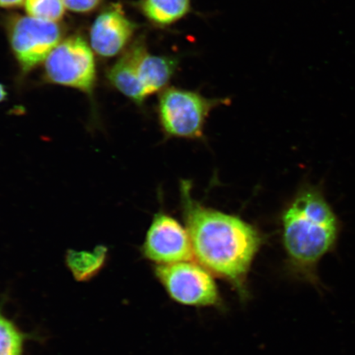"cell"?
<instances>
[{
  "mask_svg": "<svg viewBox=\"0 0 355 355\" xmlns=\"http://www.w3.org/2000/svg\"><path fill=\"white\" fill-rule=\"evenodd\" d=\"M8 96V92L6 87L3 84L0 83V103L6 100Z\"/></svg>",
  "mask_w": 355,
  "mask_h": 355,
  "instance_id": "17",
  "label": "cell"
},
{
  "mask_svg": "<svg viewBox=\"0 0 355 355\" xmlns=\"http://www.w3.org/2000/svg\"><path fill=\"white\" fill-rule=\"evenodd\" d=\"M181 202L193 256L199 264L225 279L239 298L250 297L248 277L263 243V235L236 216L202 205L191 194V184L182 181Z\"/></svg>",
  "mask_w": 355,
  "mask_h": 355,
  "instance_id": "1",
  "label": "cell"
},
{
  "mask_svg": "<svg viewBox=\"0 0 355 355\" xmlns=\"http://www.w3.org/2000/svg\"><path fill=\"white\" fill-rule=\"evenodd\" d=\"M141 254L155 265H170L193 259L187 229L163 211L157 213L146 234Z\"/></svg>",
  "mask_w": 355,
  "mask_h": 355,
  "instance_id": "7",
  "label": "cell"
},
{
  "mask_svg": "<svg viewBox=\"0 0 355 355\" xmlns=\"http://www.w3.org/2000/svg\"><path fill=\"white\" fill-rule=\"evenodd\" d=\"M282 229L288 276L325 295L327 287L319 265L336 252L343 224L328 202L322 183L301 185L283 210Z\"/></svg>",
  "mask_w": 355,
  "mask_h": 355,
  "instance_id": "2",
  "label": "cell"
},
{
  "mask_svg": "<svg viewBox=\"0 0 355 355\" xmlns=\"http://www.w3.org/2000/svg\"><path fill=\"white\" fill-rule=\"evenodd\" d=\"M28 336L0 310V355H24Z\"/></svg>",
  "mask_w": 355,
  "mask_h": 355,
  "instance_id": "13",
  "label": "cell"
},
{
  "mask_svg": "<svg viewBox=\"0 0 355 355\" xmlns=\"http://www.w3.org/2000/svg\"><path fill=\"white\" fill-rule=\"evenodd\" d=\"M229 103V99L207 98L198 92L167 87L159 93V124L167 137L202 139L211 111Z\"/></svg>",
  "mask_w": 355,
  "mask_h": 355,
  "instance_id": "3",
  "label": "cell"
},
{
  "mask_svg": "<svg viewBox=\"0 0 355 355\" xmlns=\"http://www.w3.org/2000/svg\"><path fill=\"white\" fill-rule=\"evenodd\" d=\"M137 25L119 4H113L101 13L90 33L91 47L97 55L113 57L121 53L132 37Z\"/></svg>",
  "mask_w": 355,
  "mask_h": 355,
  "instance_id": "8",
  "label": "cell"
},
{
  "mask_svg": "<svg viewBox=\"0 0 355 355\" xmlns=\"http://www.w3.org/2000/svg\"><path fill=\"white\" fill-rule=\"evenodd\" d=\"M107 257L108 248L99 245L92 251L68 250L65 261L74 279L79 282H85L99 274Z\"/></svg>",
  "mask_w": 355,
  "mask_h": 355,
  "instance_id": "12",
  "label": "cell"
},
{
  "mask_svg": "<svg viewBox=\"0 0 355 355\" xmlns=\"http://www.w3.org/2000/svg\"><path fill=\"white\" fill-rule=\"evenodd\" d=\"M28 15L47 21L57 22L64 15L63 0H25Z\"/></svg>",
  "mask_w": 355,
  "mask_h": 355,
  "instance_id": "14",
  "label": "cell"
},
{
  "mask_svg": "<svg viewBox=\"0 0 355 355\" xmlns=\"http://www.w3.org/2000/svg\"><path fill=\"white\" fill-rule=\"evenodd\" d=\"M61 29L57 22L28 15L13 17L8 25V38L13 54L24 72H29L44 62L61 42Z\"/></svg>",
  "mask_w": 355,
  "mask_h": 355,
  "instance_id": "6",
  "label": "cell"
},
{
  "mask_svg": "<svg viewBox=\"0 0 355 355\" xmlns=\"http://www.w3.org/2000/svg\"><path fill=\"white\" fill-rule=\"evenodd\" d=\"M141 12L157 28H166L183 19L191 11V0H141Z\"/></svg>",
  "mask_w": 355,
  "mask_h": 355,
  "instance_id": "11",
  "label": "cell"
},
{
  "mask_svg": "<svg viewBox=\"0 0 355 355\" xmlns=\"http://www.w3.org/2000/svg\"><path fill=\"white\" fill-rule=\"evenodd\" d=\"M46 78L52 83L91 94L96 82L92 49L81 37L61 42L44 60Z\"/></svg>",
  "mask_w": 355,
  "mask_h": 355,
  "instance_id": "5",
  "label": "cell"
},
{
  "mask_svg": "<svg viewBox=\"0 0 355 355\" xmlns=\"http://www.w3.org/2000/svg\"><path fill=\"white\" fill-rule=\"evenodd\" d=\"M108 79L112 85L135 103L141 105L148 99L139 78L135 62L130 50L121 57L108 72Z\"/></svg>",
  "mask_w": 355,
  "mask_h": 355,
  "instance_id": "10",
  "label": "cell"
},
{
  "mask_svg": "<svg viewBox=\"0 0 355 355\" xmlns=\"http://www.w3.org/2000/svg\"><path fill=\"white\" fill-rule=\"evenodd\" d=\"M154 273L175 303L195 308H223L213 274L201 264L188 261L155 265Z\"/></svg>",
  "mask_w": 355,
  "mask_h": 355,
  "instance_id": "4",
  "label": "cell"
},
{
  "mask_svg": "<svg viewBox=\"0 0 355 355\" xmlns=\"http://www.w3.org/2000/svg\"><path fill=\"white\" fill-rule=\"evenodd\" d=\"M25 0H0V7L13 8L21 6Z\"/></svg>",
  "mask_w": 355,
  "mask_h": 355,
  "instance_id": "16",
  "label": "cell"
},
{
  "mask_svg": "<svg viewBox=\"0 0 355 355\" xmlns=\"http://www.w3.org/2000/svg\"><path fill=\"white\" fill-rule=\"evenodd\" d=\"M128 50L135 62L137 78L148 98L168 87L179 67L177 57L150 54L141 41L133 44Z\"/></svg>",
  "mask_w": 355,
  "mask_h": 355,
  "instance_id": "9",
  "label": "cell"
},
{
  "mask_svg": "<svg viewBox=\"0 0 355 355\" xmlns=\"http://www.w3.org/2000/svg\"><path fill=\"white\" fill-rule=\"evenodd\" d=\"M63 2L67 10L85 13L94 10L101 0H63Z\"/></svg>",
  "mask_w": 355,
  "mask_h": 355,
  "instance_id": "15",
  "label": "cell"
}]
</instances>
